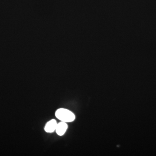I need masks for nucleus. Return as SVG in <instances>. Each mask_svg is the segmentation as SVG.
<instances>
[{
  "instance_id": "1",
  "label": "nucleus",
  "mask_w": 156,
  "mask_h": 156,
  "mask_svg": "<svg viewBox=\"0 0 156 156\" xmlns=\"http://www.w3.org/2000/svg\"><path fill=\"white\" fill-rule=\"evenodd\" d=\"M55 115L58 119L65 122H70L75 119V115L72 112L66 109H58L55 112Z\"/></svg>"
},
{
  "instance_id": "2",
  "label": "nucleus",
  "mask_w": 156,
  "mask_h": 156,
  "mask_svg": "<svg viewBox=\"0 0 156 156\" xmlns=\"http://www.w3.org/2000/svg\"><path fill=\"white\" fill-rule=\"evenodd\" d=\"M57 123L55 119H52L48 122L45 125L44 130L47 133H53L56 131Z\"/></svg>"
},
{
  "instance_id": "3",
  "label": "nucleus",
  "mask_w": 156,
  "mask_h": 156,
  "mask_svg": "<svg viewBox=\"0 0 156 156\" xmlns=\"http://www.w3.org/2000/svg\"><path fill=\"white\" fill-rule=\"evenodd\" d=\"M67 128L68 125L66 122L61 121L60 122L57 123L56 129V133L59 136H62L66 132Z\"/></svg>"
}]
</instances>
